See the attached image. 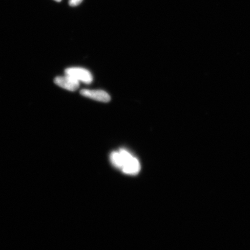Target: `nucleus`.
Segmentation results:
<instances>
[{
  "label": "nucleus",
  "mask_w": 250,
  "mask_h": 250,
  "mask_svg": "<svg viewBox=\"0 0 250 250\" xmlns=\"http://www.w3.org/2000/svg\"><path fill=\"white\" fill-rule=\"evenodd\" d=\"M65 74L75 78L78 81L86 83L92 82L93 77L89 70L81 67H71L65 70Z\"/></svg>",
  "instance_id": "obj_1"
},
{
  "label": "nucleus",
  "mask_w": 250,
  "mask_h": 250,
  "mask_svg": "<svg viewBox=\"0 0 250 250\" xmlns=\"http://www.w3.org/2000/svg\"><path fill=\"white\" fill-rule=\"evenodd\" d=\"M79 82L80 81L67 75L56 77L55 79V83L56 85L70 91H75L77 90L80 86Z\"/></svg>",
  "instance_id": "obj_2"
},
{
  "label": "nucleus",
  "mask_w": 250,
  "mask_h": 250,
  "mask_svg": "<svg viewBox=\"0 0 250 250\" xmlns=\"http://www.w3.org/2000/svg\"><path fill=\"white\" fill-rule=\"evenodd\" d=\"M80 93L83 96L96 101L107 103L111 100L108 93L102 90L83 89Z\"/></svg>",
  "instance_id": "obj_3"
},
{
  "label": "nucleus",
  "mask_w": 250,
  "mask_h": 250,
  "mask_svg": "<svg viewBox=\"0 0 250 250\" xmlns=\"http://www.w3.org/2000/svg\"><path fill=\"white\" fill-rule=\"evenodd\" d=\"M121 169L126 174H137L140 170V165L138 159L132 156L125 162Z\"/></svg>",
  "instance_id": "obj_4"
},
{
  "label": "nucleus",
  "mask_w": 250,
  "mask_h": 250,
  "mask_svg": "<svg viewBox=\"0 0 250 250\" xmlns=\"http://www.w3.org/2000/svg\"><path fill=\"white\" fill-rule=\"evenodd\" d=\"M83 1V0H69V5L71 7H76V6L79 5Z\"/></svg>",
  "instance_id": "obj_5"
},
{
  "label": "nucleus",
  "mask_w": 250,
  "mask_h": 250,
  "mask_svg": "<svg viewBox=\"0 0 250 250\" xmlns=\"http://www.w3.org/2000/svg\"><path fill=\"white\" fill-rule=\"evenodd\" d=\"M54 1H55L56 2H61L62 1V0H54Z\"/></svg>",
  "instance_id": "obj_6"
}]
</instances>
